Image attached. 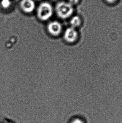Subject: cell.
Here are the masks:
<instances>
[{"label": "cell", "mask_w": 122, "mask_h": 123, "mask_svg": "<svg viewBox=\"0 0 122 123\" xmlns=\"http://www.w3.org/2000/svg\"><path fill=\"white\" fill-rule=\"evenodd\" d=\"M80 0H68L67 1L69 3H70L73 6L75 5H77L79 3Z\"/></svg>", "instance_id": "8"}, {"label": "cell", "mask_w": 122, "mask_h": 123, "mask_svg": "<svg viewBox=\"0 0 122 123\" xmlns=\"http://www.w3.org/2000/svg\"><path fill=\"white\" fill-rule=\"evenodd\" d=\"M62 27L59 22L54 21L50 23L48 26V29L50 33L54 35H57L61 32Z\"/></svg>", "instance_id": "5"}, {"label": "cell", "mask_w": 122, "mask_h": 123, "mask_svg": "<svg viewBox=\"0 0 122 123\" xmlns=\"http://www.w3.org/2000/svg\"><path fill=\"white\" fill-rule=\"evenodd\" d=\"M82 21L80 17L78 16H74L71 18L70 24L71 27L75 28L76 27L79 26L81 24Z\"/></svg>", "instance_id": "6"}, {"label": "cell", "mask_w": 122, "mask_h": 123, "mask_svg": "<svg viewBox=\"0 0 122 123\" xmlns=\"http://www.w3.org/2000/svg\"><path fill=\"white\" fill-rule=\"evenodd\" d=\"M78 32L75 28L71 27L66 30L64 33V37L65 40L69 43H73L78 38Z\"/></svg>", "instance_id": "4"}, {"label": "cell", "mask_w": 122, "mask_h": 123, "mask_svg": "<svg viewBox=\"0 0 122 123\" xmlns=\"http://www.w3.org/2000/svg\"><path fill=\"white\" fill-rule=\"evenodd\" d=\"M107 3L109 4H113L116 3L117 0H105Z\"/></svg>", "instance_id": "10"}, {"label": "cell", "mask_w": 122, "mask_h": 123, "mask_svg": "<svg viewBox=\"0 0 122 123\" xmlns=\"http://www.w3.org/2000/svg\"><path fill=\"white\" fill-rule=\"evenodd\" d=\"M56 11L58 16L62 18L71 17L74 11V7L68 2H59L56 6Z\"/></svg>", "instance_id": "1"}, {"label": "cell", "mask_w": 122, "mask_h": 123, "mask_svg": "<svg viewBox=\"0 0 122 123\" xmlns=\"http://www.w3.org/2000/svg\"><path fill=\"white\" fill-rule=\"evenodd\" d=\"M20 5L22 10L27 13L33 12L36 7L35 3L33 0H22Z\"/></svg>", "instance_id": "3"}, {"label": "cell", "mask_w": 122, "mask_h": 123, "mask_svg": "<svg viewBox=\"0 0 122 123\" xmlns=\"http://www.w3.org/2000/svg\"><path fill=\"white\" fill-rule=\"evenodd\" d=\"M12 2L11 0H1L0 4L3 8L6 9L9 8L11 5Z\"/></svg>", "instance_id": "7"}, {"label": "cell", "mask_w": 122, "mask_h": 123, "mask_svg": "<svg viewBox=\"0 0 122 123\" xmlns=\"http://www.w3.org/2000/svg\"><path fill=\"white\" fill-rule=\"evenodd\" d=\"M53 13V7L48 2H43L38 6L37 14L39 18L42 21H46L52 16Z\"/></svg>", "instance_id": "2"}, {"label": "cell", "mask_w": 122, "mask_h": 123, "mask_svg": "<svg viewBox=\"0 0 122 123\" xmlns=\"http://www.w3.org/2000/svg\"><path fill=\"white\" fill-rule=\"evenodd\" d=\"M70 123H84V122L80 118H76L73 119Z\"/></svg>", "instance_id": "9"}]
</instances>
